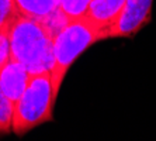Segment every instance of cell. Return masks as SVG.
<instances>
[{
    "instance_id": "1",
    "label": "cell",
    "mask_w": 156,
    "mask_h": 141,
    "mask_svg": "<svg viewBox=\"0 0 156 141\" xmlns=\"http://www.w3.org/2000/svg\"><path fill=\"white\" fill-rule=\"evenodd\" d=\"M10 57L20 62L30 76L51 73L54 68V38L38 20L18 16L9 28Z\"/></svg>"
},
{
    "instance_id": "2",
    "label": "cell",
    "mask_w": 156,
    "mask_h": 141,
    "mask_svg": "<svg viewBox=\"0 0 156 141\" xmlns=\"http://www.w3.org/2000/svg\"><path fill=\"white\" fill-rule=\"evenodd\" d=\"M110 38L108 33L87 17L69 20L54 38V68L51 72L54 92L58 96L61 85L72 64L97 41Z\"/></svg>"
},
{
    "instance_id": "3",
    "label": "cell",
    "mask_w": 156,
    "mask_h": 141,
    "mask_svg": "<svg viewBox=\"0 0 156 141\" xmlns=\"http://www.w3.org/2000/svg\"><path fill=\"white\" fill-rule=\"evenodd\" d=\"M56 99L51 73L30 76L26 91L13 107L11 131L24 135L41 124L52 121Z\"/></svg>"
},
{
    "instance_id": "4",
    "label": "cell",
    "mask_w": 156,
    "mask_h": 141,
    "mask_svg": "<svg viewBox=\"0 0 156 141\" xmlns=\"http://www.w3.org/2000/svg\"><path fill=\"white\" fill-rule=\"evenodd\" d=\"M153 0H125L121 14L110 30V37H129L138 34L152 20Z\"/></svg>"
},
{
    "instance_id": "5",
    "label": "cell",
    "mask_w": 156,
    "mask_h": 141,
    "mask_svg": "<svg viewBox=\"0 0 156 141\" xmlns=\"http://www.w3.org/2000/svg\"><path fill=\"white\" fill-rule=\"evenodd\" d=\"M30 80V73L17 61H10L0 69V91L3 96L14 106L26 91Z\"/></svg>"
},
{
    "instance_id": "6",
    "label": "cell",
    "mask_w": 156,
    "mask_h": 141,
    "mask_svg": "<svg viewBox=\"0 0 156 141\" xmlns=\"http://www.w3.org/2000/svg\"><path fill=\"white\" fill-rule=\"evenodd\" d=\"M124 3L125 0H91L84 17L107 31L110 37V30L120 17Z\"/></svg>"
},
{
    "instance_id": "7",
    "label": "cell",
    "mask_w": 156,
    "mask_h": 141,
    "mask_svg": "<svg viewBox=\"0 0 156 141\" xmlns=\"http://www.w3.org/2000/svg\"><path fill=\"white\" fill-rule=\"evenodd\" d=\"M62 0H14L20 16L41 20L61 7Z\"/></svg>"
},
{
    "instance_id": "8",
    "label": "cell",
    "mask_w": 156,
    "mask_h": 141,
    "mask_svg": "<svg viewBox=\"0 0 156 141\" xmlns=\"http://www.w3.org/2000/svg\"><path fill=\"white\" fill-rule=\"evenodd\" d=\"M90 3L91 0H62L59 9L69 20H76L86 16Z\"/></svg>"
},
{
    "instance_id": "9",
    "label": "cell",
    "mask_w": 156,
    "mask_h": 141,
    "mask_svg": "<svg viewBox=\"0 0 156 141\" xmlns=\"http://www.w3.org/2000/svg\"><path fill=\"white\" fill-rule=\"evenodd\" d=\"M18 16L14 0H0V30H9Z\"/></svg>"
},
{
    "instance_id": "10",
    "label": "cell",
    "mask_w": 156,
    "mask_h": 141,
    "mask_svg": "<svg viewBox=\"0 0 156 141\" xmlns=\"http://www.w3.org/2000/svg\"><path fill=\"white\" fill-rule=\"evenodd\" d=\"M13 107L14 106L6 98L0 99V134H7L11 131Z\"/></svg>"
},
{
    "instance_id": "11",
    "label": "cell",
    "mask_w": 156,
    "mask_h": 141,
    "mask_svg": "<svg viewBox=\"0 0 156 141\" xmlns=\"http://www.w3.org/2000/svg\"><path fill=\"white\" fill-rule=\"evenodd\" d=\"M11 59L9 30H0V69Z\"/></svg>"
},
{
    "instance_id": "12",
    "label": "cell",
    "mask_w": 156,
    "mask_h": 141,
    "mask_svg": "<svg viewBox=\"0 0 156 141\" xmlns=\"http://www.w3.org/2000/svg\"><path fill=\"white\" fill-rule=\"evenodd\" d=\"M4 96H3V93H2V91H0V99H3Z\"/></svg>"
}]
</instances>
